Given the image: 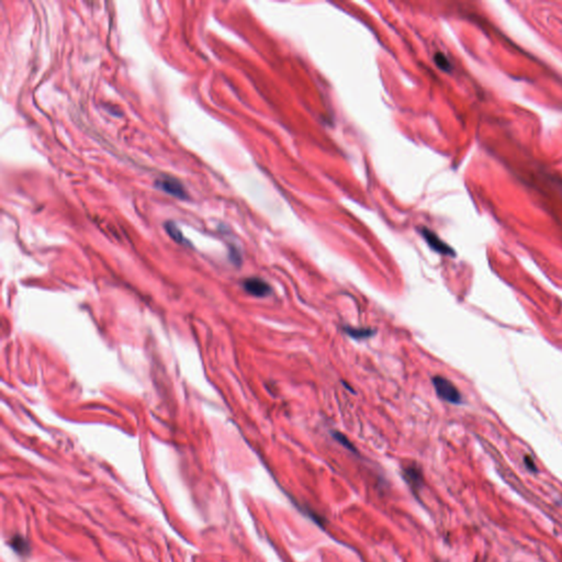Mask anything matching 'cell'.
Listing matches in <instances>:
<instances>
[{"label":"cell","instance_id":"8fae6325","mask_svg":"<svg viewBox=\"0 0 562 562\" xmlns=\"http://www.w3.org/2000/svg\"><path fill=\"white\" fill-rule=\"evenodd\" d=\"M525 463H526V467L528 468V469H530V470H532V471H535V470H536L535 463H533L532 459H531L529 456H526V457H525Z\"/></svg>","mask_w":562,"mask_h":562},{"label":"cell","instance_id":"3957f363","mask_svg":"<svg viewBox=\"0 0 562 562\" xmlns=\"http://www.w3.org/2000/svg\"><path fill=\"white\" fill-rule=\"evenodd\" d=\"M421 234L424 237V240L428 244V246L436 253L445 255V256H452V257L456 255L455 251H453V249L444 241H441L434 232H431L426 228H423L421 230Z\"/></svg>","mask_w":562,"mask_h":562},{"label":"cell","instance_id":"7a4b0ae2","mask_svg":"<svg viewBox=\"0 0 562 562\" xmlns=\"http://www.w3.org/2000/svg\"><path fill=\"white\" fill-rule=\"evenodd\" d=\"M243 288L247 293L253 297L265 298L268 297L272 292V289L268 282H266L262 278L251 277L243 281Z\"/></svg>","mask_w":562,"mask_h":562},{"label":"cell","instance_id":"6da1fadb","mask_svg":"<svg viewBox=\"0 0 562 562\" xmlns=\"http://www.w3.org/2000/svg\"><path fill=\"white\" fill-rule=\"evenodd\" d=\"M433 385L437 395L442 401L451 403V404H460L462 402V396L460 392H459L456 385L450 380L441 376H435L433 378Z\"/></svg>","mask_w":562,"mask_h":562},{"label":"cell","instance_id":"ba28073f","mask_svg":"<svg viewBox=\"0 0 562 562\" xmlns=\"http://www.w3.org/2000/svg\"><path fill=\"white\" fill-rule=\"evenodd\" d=\"M166 231L168 232V234L172 236L176 242L178 243H184V237L181 235V232L178 230L177 226H176L174 223L169 222L166 224Z\"/></svg>","mask_w":562,"mask_h":562},{"label":"cell","instance_id":"52a82bcc","mask_svg":"<svg viewBox=\"0 0 562 562\" xmlns=\"http://www.w3.org/2000/svg\"><path fill=\"white\" fill-rule=\"evenodd\" d=\"M434 61H435L436 65L438 66L441 71H444V72H450V71L452 70V66H451V63L449 62V60H448V59L446 58V55H444V54L440 53V52L435 54Z\"/></svg>","mask_w":562,"mask_h":562},{"label":"cell","instance_id":"8992f818","mask_svg":"<svg viewBox=\"0 0 562 562\" xmlns=\"http://www.w3.org/2000/svg\"><path fill=\"white\" fill-rule=\"evenodd\" d=\"M345 332L347 333L350 337L355 339H364L372 336L374 332L371 328H354L349 326H345Z\"/></svg>","mask_w":562,"mask_h":562},{"label":"cell","instance_id":"277c9868","mask_svg":"<svg viewBox=\"0 0 562 562\" xmlns=\"http://www.w3.org/2000/svg\"><path fill=\"white\" fill-rule=\"evenodd\" d=\"M156 187L158 189L163 190L166 194L179 198V199H186L187 194L186 190L177 179L170 178V177H164L160 180L156 181Z\"/></svg>","mask_w":562,"mask_h":562},{"label":"cell","instance_id":"9c48e42d","mask_svg":"<svg viewBox=\"0 0 562 562\" xmlns=\"http://www.w3.org/2000/svg\"><path fill=\"white\" fill-rule=\"evenodd\" d=\"M333 437L339 442V444H342L344 447L347 448V449H349L351 451H356L355 447L351 445V442L348 440L347 437L344 436L343 434L338 433V431H333Z\"/></svg>","mask_w":562,"mask_h":562},{"label":"cell","instance_id":"5b68a950","mask_svg":"<svg viewBox=\"0 0 562 562\" xmlns=\"http://www.w3.org/2000/svg\"><path fill=\"white\" fill-rule=\"evenodd\" d=\"M404 478L408 482V484L415 485L416 487L422 483V474L416 467L408 465L404 469Z\"/></svg>","mask_w":562,"mask_h":562},{"label":"cell","instance_id":"30bf717a","mask_svg":"<svg viewBox=\"0 0 562 562\" xmlns=\"http://www.w3.org/2000/svg\"><path fill=\"white\" fill-rule=\"evenodd\" d=\"M11 546H13L17 551L18 552H26L27 551V548H28V543L26 542L25 539H22L21 537H16L13 539V541H11Z\"/></svg>","mask_w":562,"mask_h":562}]
</instances>
